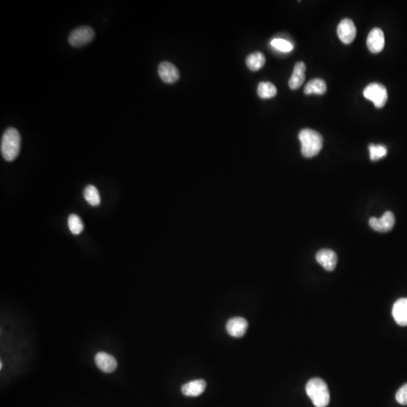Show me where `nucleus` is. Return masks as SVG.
<instances>
[{"label":"nucleus","mask_w":407,"mask_h":407,"mask_svg":"<svg viewBox=\"0 0 407 407\" xmlns=\"http://www.w3.org/2000/svg\"><path fill=\"white\" fill-rule=\"evenodd\" d=\"M21 137L18 130L9 128L6 130L1 139V154L7 162L15 160L21 150Z\"/></svg>","instance_id":"1"},{"label":"nucleus","mask_w":407,"mask_h":407,"mask_svg":"<svg viewBox=\"0 0 407 407\" xmlns=\"http://www.w3.org/2000/svg\"><path fill=\"white\" fill-rule=\"evenodd\" d=\"M306 394L315 407H327L330 403V394L327 383L320 378L310 379L306 384Z\"/></svg>","instance_id":"2"},{"label":"nucleus","mask_w":407,"mask_h":407,"mask_svg":"<svg viewBox=\"0 0 407 407\" xmlns=\"http://www.w3.org/2000/svg\"><path fill=\"white\" fill-rule=\"evenodd\" d=\"M299 139L302 145L301 151L306 158L317 156L323 147L324 139L318 131L305 128L299 132Z\"/></svg>","instance_id":"3"},{"label":"nucleus","mask_w":407,"mask_h":407,"mask_svg":"<svg viewBox=\"0 0 407 407\" xmlns=\"http://www.w3.org/2000/svg\"><path fill=\"white\" fill-rule=\"evenodd\" d=\"M364 96L374 104L376 108H382L388 100V91L382 84L371 83L364 90Z\"/></svg>","instance_id":"4"},{"label":"nucleus","mask_w":407,"mask_h":407,"mask_svg":"<svg viewBox=\"0 0 407 407\" xmlns=\"http://www.w3.org/2000/svg\"><path fill=\"white\" fill-rule=\"evenodd\" d=\"M95 33L94 30L88 26H82L74 29L69 36V43L73 47H82L91 42L94 39Z\"/></svg>","instance_id":"5"},{"label":"nucleus","mask_w":407,"mask_h":407,"mask_svg":"<svg viewBox=\"0 0 407 407\" xmlns=\"http://www.w3.org/2000/svg\"><path fill=\"white\" fill-rule=\"evenodd\" d=\"M369 224L376 232H389L395 224V217L391 211H387L380 218L371 217L369 220Z\"/></svg>","instance_id":"6"},{"label":"nucleus","mask_w":407,"mask_h":407,"mask_svg":"<svg viewBox=\"0 0 407 407\" xmlns=\"http://www.w3.org/2000/svg\"><path fill=\"white\" fill-rule=\"evenodd\" d=\"M337 34L344 44H351L355 39L357 29L351 19L345 18L341 21L337 27Z\"/></svg>","instance_id":"7"},{"label":"nucleus","mask_w":407,"mask_h":407,"mask_svg":"<svg viewBox=\"0 0 407 407\" xmlns=\"http://www.w3.org/2000/svg\"><path fill=\"white\" fill-rule=\"evenodd\" d=\"M158 73L165 83H174L180 78V73L177 67L168 61H164L159 64Z\"/></svg>","instance_id":"8"},{"label":"nucleus","mask_w":407,"mask_h":407,"mask_svg":"<svg viewBox=\"0 0 407 407\" xmlns=\"http://www.w3.org/2000/svg\"><path fill=\"white\" fill-rule=\"evenodd\" d=\"M367 45L372 53H379L385 47V36L380 28H373L369 33Z\"/></svg>","instance_id":"9"},{"label":"nucleus","mask_w":407,"mask_h":407,"mask_svg":"<svg viewBox=\"0 0 407 407\" xmlns=\"http://www.w3.org/2000/svg\"><path fill=\"white\" fill-rule=\"evenodd\" d=\"M248 327L247 320L241 317L231 318L226 324V330L232 337L240 338L244 336Z\"/></svg>","instance_id":"10"},{"label":"nucleus","mask_w":407,"mask_h":407,"mask_svg":"<svg viewBox=\"0 0 407 407\" xmlns=\"http://www.w3.org/2000/svg\"><path fill=\"white\" fill-rule=\"evenodd\" d=\"M316 260L324 269L331 272L334 270L337 265L338 257L333 250L322 249L317 253Z\"/></svg>","instance_id":"11"},{"label":"nucleus","mask_w":407,"mask_h":407,"mask_svg":"<svg viewBox=\"0 0 407 407\" xmlns=\"http://www.w3.org/2000/svg\"><path fill=\"white\" fill-rule=\"evenodd\" d=\"M96 365L106 373H113L117 368V361L114 357L106 352H99L94 357Z\"/></svg>","instance_id":"12"},{"label":"nucleus","mask_w":407,"mask_h":407,"mask_svg":"<svg viewBox=\"0 0 407 407\" xmlns=\"http://www.w3.org/2000/svg\"><path fill=\"white\" fill-rule=\"evenodd\" d=\"M394 321L398 325L407 326V299L401 298L396 301L392 309Z\"/></svg>","instance_id":"13"},{"label":"nucleus","mask_w":407,"mask_h":407,"mask_svg":"<svg viewBox=\"0 0 407 407\" xmlns=\"http://www.w3.org/2000/svg\"><path fill=\"white\" fill-rule=\"evenodd\" d=\"M306 64L303 62H297L293 69L291 77L289 80V86L291 89H298L305 82Z\"/></svg>","instance_id":"14"},{"label":"nucleus","mask_w":407,"mask_h":407,"mask_svg":"<svg viewBox=\"0 0 407 407\" xmlns=\"http://www.w3.org/2000/svg\"><path fill=\"white\" fill-rule=\"evenodd\" d=\"M206 382L203 379L191 381L182 386V393L187 397H198L206 388Z\"/></svg>","instance_id":"15"},{"label":"nucleus","mask_w":407,"mask_h":407,"mask_svg":"<svg viewBox=\"0 0 407 407\" xmlns=\"http://www.w3.org/2000/svg\"><path fill=\"white\" fill-rule=\"evenodd\" d=\"M327 91V84L323 79H315L309 81L304 88V93L309 94H324Z\"/></svg>","instance_id":"16"},{"label":"nucleus","mask_w":407,"mask_h":407,"mask_svg":"<svg viewBox=\"0 0 407 407\" xmlns=\"http://www.w3.org/2000/svg\"><path fill=\"white\" fill-rule=\"evenodd\" d=\"M265 64H266L265 55L260 52L250 54L246 58V64L251 71L260 70L262 67H264Z\"/></svg>","instance_id":"17"},{"label":"nucleus","mask_w":407,"mask_h":407,"mask_svg":"<svg viewBox=\"0 0 407 407\" xmlns=\"http://www.w3.org/2000/svg\"><path fill=\"white\" fill-rule=\"evenodd\" d=\"M257 94L263 99L272 98L276 96L277 88L272 82H262L257 88Z\"/></svg>","instance_id":"18"},{"label":"nucleus","mask_w":407,"mask_h":407,"mask_svg":"<svg viewBox=\"0 0 407 407\" xmlns=\"http://www.w3.org/2000/svg\"><path fill=\"white\" fill-rule=\"evenodd\" d=\"M84 198L86 200L87 202L93 207H97L100 205V195L97 188L93 185H88L84 189Z\"/></svg>","instance_id":"19"},{"label":"nucleus","mask_w":407,"mask_h":407,"mask_svg":"<svg viewBox=\"0 0 407 407\" xmlns=\"http://www.w3.org/2000/svg\"><path fill=\"white\" fill-rule=\"evenodd\" d=\"M68 226L70 232L73 235H79L82 233L84 229L83 222H82V219L76 214H71L69 216Z\"/></svg>","instance_id":"20"},{"label":"nucleus","mask_w":407,"mask_h":407,"mask_svg":"<svg viewBox=\"0 0 407 407\" xmlns=\"http://www.w3.org/2000/svg\"><path fill=\"white\" fill-rule=\"evenodd\" d=\"M369 150H370V158L372 161H377L382 159L386 156L388 153L386 146L383 145H375L373 143L369 146Z\"/></svg>","instance_id":"21"},{"label":"nucleus","mask_w":407,"mask_h":407,"mask_svg":"<svg viewBox=\"0 0 407 407\" xmlns=\"http://www.w3.org/2000/svg\"><path fill=\"white\" fill-rule=\"evenodd\" d=\"M271 45L278 51L284 52V53L291 52L293 48V45L289 41L285 40L284 39H280V38L272 39V42H271Z\"/></svg>","instance_id":"22"},{"label":"nucleus","mask_w":407,"mask_h":407,"mask_svg":"<svg viewBox=\"0 0 407 407\" xmlns=\"http://www.w3.org/2000/svg\"><path fill=\"white\" fill-rule=\"evenodd\" d=\"M396 400L400 405H407V383L403 385L396 393Z\"/></svg>","instance_id":"23"}]
</instances>
